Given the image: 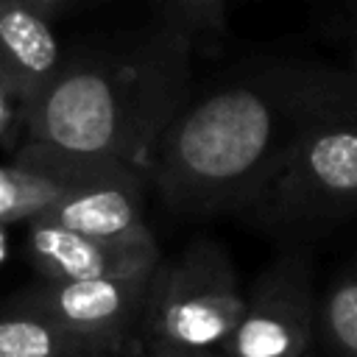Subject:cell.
<instances>
[{"instance_id": "6da1fadb", "label": "cell", "mask_w": 357, "mask_h": 357, "mask_svg": "<svg viewBox=\"0 0 357 357\" xmlns=\"http://www.w3.org/2000/svg\"><path fill=\"white\" fill-rule=\"evenodd\" d=\"M354 95L337 78L296 70L184 95L159 128L142 176L178 212H245L298 134Z\"/></svg>"}, {"instance_id": "7a4b0ae2", "label": "cell", "mask_w": 357, "mask_h": 357, "mask_svg": "<svg viewBox=\"0 0 357 357\" xmlns=\"http://www.w3.org/2000/svg\"><path fill=\"white\" fill-rule=\"evenodd\" d=\"M184 53L151 50L137 59H78L25 106L22 139L145 170L148 151L184 100Z\"/></svg>"}, {"instance_id": "3957f363", "label": "cell", "mask_w": 357, "mask_h": 357, "mask_svg": "<svg viewBox=\"0 0 357 357\" xmlns=\"http://www.w3.org/2000/svg\"><path fill=\"white\" fill-rule=\"evenodd\" d=\"M245 290L226 251L212 240H192L148 279L139 318V349L218 351L234 329Z\"/></svg>"}, {"instance_id": "277c9868", "label": "cell", "mask_w": 357, "mask_h": 357, "mask_svg": "<svg viewBox=\"0 0 357 357\" xmlns=\"http://www.w3.org/2000/svg\"><path fill=\"white\" fill-rule=\"evenodd\" d=\"M357 212V95L315 117L245 215L273 226L326 223Z\"/></svg>"}, {"instance_id": "5b68a950", "label": "cell", "mask_w": 357, "mask_h": 357, "mask_svg": "<svg viewBox=\"0 0 357 357\" xmlns=\"http://www.w3.org/2000/svg\"><path fill=\"white\" fill-rule=\"evenodd\" d=\"M318 329V298L304 254L273 259L243 296L234 329L220 343L223 357H304Z\"/></svg>"}, {"instance_id": "8992f818", "label": "cell", "mask_w": 357, "mask_h": 357, "mask_svg": "<svg viewBox=\"0 0 357 357\" xmlns=\"http://www.w3.org/2000/svg\"><path fill=\"white\" fill-rule=\"evenodd\" d=\"M28 142V139H25ZM36 145V142H33ZM67 173L61 195L36 218L103 240L153 237L145 218V176L114 159L73 156L39 145Z\"/></svg>"}, {"instance_id": "52a82bcc", "label": "cell", "mask_w": 357, "mask_h": 357, "mask_svg": "<svg viewBox=\"0 0 357 357\" xmlns=\"http://www.w3.org/2000/svg\"><path fill=\"white\" fill-rule=\"evenodd\" d=\"M151 273L142 276H100V279H42L25 287L3 307L39 312L75 332L137 343Z\"/></svg>"}, {"instance_id": "ba28073f", "label": "cell", "mask_w": 357, "mask_h": 357, "mask_svg": "<svg viewBox=\"0 0 357 357\" xmlns=\"http://www.w3.org/2000/svg\"><path fill=\"white\" fill-rule=\"evenodd\" d=\"M25 254L42 279L142 276L162 259L156 237L103 240L31 218L25 223Z\"/></svg>"}, {"instance_id": "9c48e42d", "label": "cell", "mask_w": 357, "mask_h": 357, "mask_svg": "<svg viewBox=\"0 0 357 357\" xmlns=\"http://www.w3.org/2000/svg\"><path fill=\"white\" fill-rule=\"evenodd\" d=\"M61 64L64 53L50 17L31 6L0 0V78L22 109L53 81Z\"/></svg>"}, {"instance_id": "30bf717a", "label": "cell", "mask_w": 357, "mask_h": 357, "mask_svg": "<svg viewBox=\"0 0 357 357\" xmlns=\"http://www.w3.org/2000/svg\"><path fill=\"white\" fill-rule=\"evenodd\" d=\"M137 351V343L92 337L39 312L0 307V357H134Z\"/></svg>"}, {"instance_id": "8fae6325", "label": "cell", "mask_w": 357, "mask_h": 357, "mask_svg": "<svg viewBox=\"0 0 357 357\" xmlns=\"http://www.w3.org/2000/svg\"><path fill=\"white\" fill-rule=\"evenodd\" d=\"M67 173L33 142L14 148L11 165H0V226L28 223L42 215L64 190Z\"/></svg>"}, {"instance_id": "7c38bea8", "label": "cell", "mask_w": 357, "mask_h": 357, "mask_svg": "<svg viewBox=\"0 0 357 357\" xmlns=\"http://www.w3.org/2000/svg\"><path fill=\"white\" fill-rule=\"evenodd\" d=\"M332 357H357V262L343 268L318 301V329Z\"/></svg>"}, {"instance_id": "4fadbf2b", "label": "cell", "mask_w": 357, "mask_h": 357, "mask_svg": "<svg viewBox=\"0 0 357 357\" xmlns=\"http://www.w3.org/2000/svg\"><path fill=\"white\" fill-rule=\"evenodd\" d=\"M22 131H25V109L0 78V145L17 148L22 142Z\"/></svg>"}, {"instance_id": "5bb4252c", "label": "cell", "mask_w": 357, "mask_h": 357, "mask_svg": "<svg viewBox=\"0 0 357 357\" xmlns=\"http://www.w3.org/2000/svg\"><path fill=\"white\" fill-rule=\"evenodd\" d=\"M192 25L204 31H220L226 17V0H170Z\"/></svg>"}, {"instance_id": "9a60e30c", "label": "cell", "mask_w": 357, "mask_h": 357, "mask_svg": "<svg viewBox=\"0 0 357 357\" xmlns=\"http://www.w3.org/2000/svg\"><path fill=\"white\" fill-rule=\"evenodd\" d=\"M139 357H223L206 349H139Z\"/></svg>"}, {"instance_id": "2e32d148", "label": "cell", "mask_w": 357, "mask_h": 357, "mask_svg": "<svg viewBox=\"0 0 357 357\" xmlns=\"http://www.w3.org/2000/svg\"><path fill=\"white\" fill-rule=\"evenodd\" d=\"M14 3H22V6H31V8H36V11H42V14H47V17H53L56 11H61L64 6H70V3H75V0H14Z\"/></svg>"}, {"instance_id": "e0dca14e", "label": "cell", "mask_w": 357, "mask_h": 357, "mask_svg": "<svg viewBox=\"0 0 357 357\" xmlns=\"http://www.w3.org/2000/svg\"><path fill=\"white\" fill-rule=\"evenodd\" d=\"M6 245H8V226H0V262L6 257Z\"/></svg>"}, {"instance_id": "ac0fdd59", "label": "cell", "mask_w": 357, "mask_h": 357, "mask_svg": "<svg viewBox=\"0 0 357 357\" xmlns=\"http://www.w3.org/2000/svg\"><path fill=\"white\" fill-rule=\"evenodd\" d=\"M304 357H315V354H312V349H310V351H307V354H304Z\"/></svg>"}, {"instance_id": "d6986e66", "label": "cell", "mask_w": 357, "mask_h": 357, "mask_svg": "<svg viewBox=\"0 0 357 357\" xmlns=\"http://www.w3.org/2000/svg\"><path fill=\"white\" fill-rule=\"evenodd\" d=\"M134 357H139V351H137V354H134Z\"/></svg>"}, {"instance_id": "ffe728a7", "label": "cell", "mask_w": 357, "mask_h": 357, "mask_svg": "<svg viewBox=\"0 0 357 357\" xmlns=\"http://www.w3.org/2000/svg\"><path fill=\"white\" fill-rule=\"evenodd\" d=\"M354 59H357V53H354Z\"/></svg>"}]
</instances>
